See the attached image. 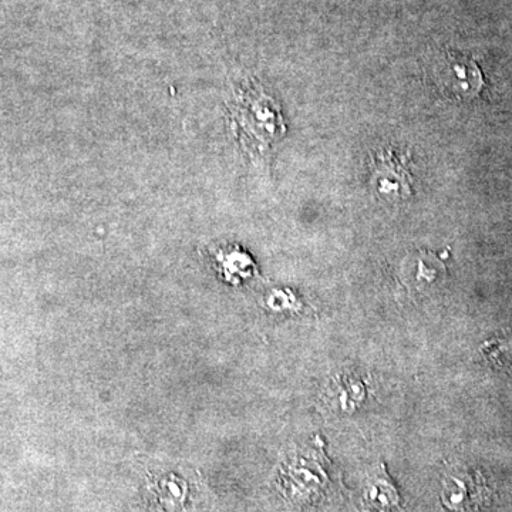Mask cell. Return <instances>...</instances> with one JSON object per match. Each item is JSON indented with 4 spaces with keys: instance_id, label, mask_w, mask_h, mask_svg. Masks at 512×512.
<instances>
[{
    "instance_id": "obj_1",
    "label": "cell",
    "mask_w": 512,
    "mask_h": 512,
    "mask_svg": "<svg viewBox=\"0 0 512 512\" xmlns=\"http://www.w3.org/2000/svg\"><path fill=\"white\" fill-rule=\"evenodd\" d=\"M231 119L235 136L251 154H264L286 131L278 103L252 80L235 90Z\"/></svg>"
},
{
    "instance_id": "obj_2",
    "label": "cell",
    "mask_w": 512,
    "mask_h": 512,
    "mask_svg": "<svg viewBox=\"0 0 512 512\" xmlns=\"http://www.w3.org/2000/svg\"><path fill=\"white\" fill-rule=\"evenodd\" d=\"M436 83L448 97L470 100L483 87V73L471 57L461 53H447L436 69Z\"/></svg>"
},
{
    "instance_id": "obj_3",
    "label": "cell",
    "mask_w": 512,
    "mask_h": 512,
    "mask_svg": "<svg viewBox=\"0 0 512 512\" xmlns=\"http://www.w3.org/2000/svg\"><path fill=\"white\" fill-rule=\"evenodd\" d=\"M375 170V188L382 197L394 201L409 197L412 177L403 160L386 154L379 158Z\"/></svg>"
},
{
    "instance_id": "obj_4",
    "label": "cell",
    "mask_w": 512,
    "mask_h": 512,
    "mask_svg": "<svg viewBox=\"0 0 512 512\" xmlns=\"http://www.w3.org/2000/svg\"><path fill=\"white\" fill-rule=\"evenodd\" d=\"M477 487L467 474H451L444 483L443 505L450 512H468L476 505Z\"/></svg>"
},
{
    "instance_id": "obj_5",
    "label": "cell",
    "mask_w": 512,
    "mask_h": 512,
    "mask_svg": "<svg viewBox=\"0 0 512 512\" xmlns=\"http://www.w3.org/2000/svg\"><path fill=\"white\" fill-rule=\"evenodd\" d=\"M363 507L367 512H397L400 510V497L396 488L384 473L373 477L363 493Z\"/></svg>"
},
{
    "instance_id": "obj_6",
    "label": "cell",
    "mask_w": 512,
    "mask_h": 512,
    "mask_svg": "<svg viewBox=\"0 0 512 512\" xmlns=\"http://www.w3.org/2000/svg\"><path fill=\"white\" fill-rule=\"evenodd\" d=\"M443 271L439 259L429 254L420 255L414 261L413 271L410 272L409 282L417 289L431 288Z\"/></svg>"
},
{
    "instance_id": "obj_7",
    "label": "cell",
    "mask_w": 512,
    "mask_h": 512,
    "mask_svg": "<svg viewBox=\"0 0 512 512\" xmlns=\"http://www.w3.org/2000/svg\"><path fill=\"white\" fill-rule=\"evenodd\" d=\"M222 271L229 282H239L242 278H249L252 275L251 259L248 255L239 251L222 252L220 255Z\"/></svg>"
},
{
    "instance_id": "obj_8",
    "label": "cell",
    "mask_w": 512,
    "mask_h": 512,
    "mask_svg": "<svg viewBox=\"0 0 512 512\" xmlns=\"http://www.w3.org/2000/svg\"><path fill=\"white\" fill-rule=\"evenodd\" d=\"M484 353L491 362L504 367H512V338L495 340L484 345Z\"/></svg>"
}]
</instances>
